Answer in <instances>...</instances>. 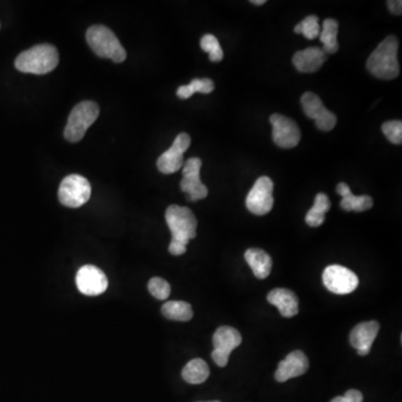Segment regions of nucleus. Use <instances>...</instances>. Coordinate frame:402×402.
I'll return each instance as SVG.
<instances>
[{
  "instance_id": "f257e3e1",
  "label": "nucleus",
  "mask_w": 402,
  "mask_h": 402,
  "mask_svg": "<svg viewBox=\"0 0 402 402\" xmlns=\"http://www.w3.org/2000/svg\"><path fill=\"white\" fill-rule=\"evenodd\" d=\"M165 221L172 234L169 253L174 256L183 255L187 251L188 242L196 237V216L187 207L172 205L165 212Z\"/></svg>"
},
{
  "instance_id": "f03ea898",
  "label": "nucleus",
  "mask_w": 402,
  "mask_h": 402,
  "mask_svg": "<svg viewBox=\"0 0 402 402\" xmlns=\"http://www.w3.org/2000/svg\"><path fill=\"white\" fill-rule=\"evenodd\" d=\"M399 41L397 37H386L377 45L366 62V69L375 78L380 80H394L400 73L398 62Z\"/></svg>"
},
{
  "instance_id": "7ed1b4c3",
  "label": "nucleus",
  "mask_w": 402,
  "mask_h": 402,
  "mask_svg": "<svg viewBox=\"0 0 402 402\" xmlns=\"http://www.w3.org/2000/svg\"><path fill=\"white\" fill-rule=\"evenodd\" d=\"M60 62L56 47L50 44L36 45L20 53L15 61V67L22 73L44 75L52 72Z\"/></svg>"
},
{
  "instance_id": "20e7f679",
  "label": "nucleus",
  "mask_w": 402,
  "mask_h": 402,
  "mask_svg": "<svg viewBox=\"0 0 402 402\" xmlns=\"http://www.w3.org/2000/svg\"><path fill=\"white\" fill-rule=\"evenodd\" d=\"M86 41L99 57L108 58L116 63H122L127 58V52L113 32L103 25H94L86 32Z\"/></svg>"
},
{
  "instance_id": "39448f33",
  "label": "nucleus",
  "mask_w": 402,
  "mask_h": 402,
  "mask_svg": "<svg viewBox=\"0 0 402 402\" xmlns=\"http://www.w3.org/2000/svg\"><path fill=\"white\" fill-rule=\"evenodd\" d=\"M99 105L92 101H84L74 106L69 114L64 137L69 142H78L85 135L88 127L99 118Z\"/></svg>"
},
{
  "instance_id": "423d86ee",
  "label": "nucleus",
  "mask_w": 402,
  "mask_h": 402,
  "mask_svg": "<svg viewBox=\"0 0 402 402\" xmlns=\"http://www.w3.org/2000/svg\"><path fill=\"white\" fill-rule=\"evenodd\" d=\"M92 188L86 178L80 174L65 176L58 189V199L69 208H80L91 198Z\"/></svg>"
},
{
  "instance_id": "0eeeda50",
  "label": "nucleus",
  "mask_w": 402,
  "mask_h": 402,
  "mask_svg": "<svg viewBox=\"0 0 402 402\" xmlns=\"http://www.w3.org/2000/svg\"><path fill=\"white\" fill-rule=\"evenodd\" d=\"M273 191L274 182L270 176L258 178L246 198L247 209L254 215L264 216L268 214L273 209Z\"/></svg>"
},
{
  "instance_id": "6e6552de",
  "label": "nucleus",
  "mask_w": 402,
  "mask_h": 402,
  "mask_svg": "<svg viewBox=\"0 0 402 402\" xmlns=\"http://www.w3.org/2000/svg\"><path fill=\"white\" fill-rule=\"evenodd\" d=\"M322 279L324 286L334 294H350L359 285L358 276L341 265L328 266L323 272Z\"/></svg>"
},
{
  "instance_id": "1a4fd4ad",
  "label": "nucleus",
  "mask_w": 402,
  "mask_h": 402,
  "mask_svg": "<svg viewBox=\"0 0 402 402\" xmlns=\"http://www.w3.org/2000/svg\"><path fill=\"white\" fill-rule=\"evenodd\" d=\"M212 343H214L212 360L218 366L223 368L228 364L230 353L242 343V335L232 326H221L214 334Z\"/></svg>"
},
{
  "instance_id": "9d476101",
  "label": "nucleus",
  "mask_w": 402,
  "mask_h": 402,
  "mask_svg": "<svg viewBox=\"0 0 402 402\" xmlns=\"http://www.w3.org/2000/svg\"><path fill=\"white\" fill-rule=\"evenodd\" d=\"M201 165L202 162L199 158H190L183 165L180 189L190 201L201 200L208 196V188L200 180Z\"/></svg>"
},
{
  "instance_id": "9b49d317",
  "label": "nucleus",
  "mask_w": 402,
  "mask_h": 402,
  "mask_svg": "<svg viewBox=\"0 0 402 402\" xmlns=\"http://www.w3.org/2000/svg\"><path fill=\"white\" fill-rule=\"evenodd\" d=\"M273 127V141L276 146L283 149L295 148L300 144V131L294 120L282 114H273L270 118Z\"/></svg>"
},
{
  "instance_id": "f8f14e48",
  "label": "nucleus",
  "mask_w": 402,
  "mask_h": 402,
  "mask_svg": "<svg viewBox=\"0 0 402 402\" xmlns=\"http://www.w3.org/2000/svg\"><path fill=\"white\" fill-rule=\"evenodd\" d=\"M191 139L187 133H180L176 139L170 149L159 157L157 167L163 174H174L185 165L183 153L190 146Z\"/></svg>"
},
{
  "instance_id": "ddd939ff",
  "label": "nucleus",
  "mask_w": 402,
  "mask_h": 402,
  "mask_svg": "<svg viewBox=\"0 0 402 402\" xmlns=\"http://www.w3.org/2000/svg\"><path fill=\"white\" fill-rule=\"evenodd\" d=\"M302 108L306 116L314 120L321 131H331L335 127L336 116L323 105L322 99L317 94L306 92L300 99Z\"/></svg>"
},
{
  "instance_id": "4468645a",
  "label": "nucleus",
  "mask_w": 402,
  "mask_h": 402,
  "mask_svg": "<svg viewBox=\"0 0 402 402\" xmlns=\"http://www.w3.org/2000/svg\"><path fill=\"white\" fill-rule=\"evenodd\" d=\"M76 285L82 294L97 296L106 291L109 282L103 270L94 265H85L76 274Z\"/></svg>"
},
{
  "instance_id": "2eb2a0df",
  "label": "nucleus",
  "mask_w": 402,
  "mask_h": 402,
  "mask_svg": "<svg viewBox=\"0 0 402 402\" xmlns=\"http://www.w3.org/2000/svg\"><path fill=\"white\" fill-rule=\"evenodd\" d=\"M309 359L302 351L298 350L289 353L285 360L279 362L275 372V379L279 382H286L293 377L305 375L309 370Z\"/></svg>"
},
{
  "instance_id": "dca6fc26",
  "label": "nucleus",
  "mask_w": 402,
  "mask_h": 402,
  "mask_svg": "<svg viewBox=\"0 0 402 402\" xmlns=\"http://www.w3.org/2000/svg\"><path fill=\"white\" fill-rule=\"evenodd\" d=\"M380 330V324L377 321L360 323L353 328L350 334V343L358 351L359 356H368L372 345Z\"/></svg>"
},
{
  "instance_id": "f3484780",
  "label": "nucleus",
  "mask_w": 402,
  "mask_h": 402,
  "mask_svg": "<svg viewBox=\"0 0 402 402\" xmlns=\"http://www.w3.org/2000/svg\"><path fill=\"white\" fill-rule=\"evenodd\" d=\"M328 60V55L320 47H309L295 53L293 64L300 73L317 72Z\"/></svg>"
},
{
  "instance_id": "a211bd4d",
  "label": "nucleus",
  "mask_w": 402,
  "mask_h": 402,
  "mask_svg": "<svg viewBox=\"0 0 402 402\" xmlns=\"http://www.w3.org/2000/svg\"><path fill=\"white\" fill-rule=\"evenodd\" d=\"M268 300L279 309L282 317L289 319L298 313V296L289 289H275L270 291L268 295Z\"/></svg>"
},
{
  "instance_id": "6ab92c4d",
  "label": "nucleus",
  "mask_w": 402,
  "mask_h": 402,
  "mask_svg": "<svg viewBox=\"0 0 402 402\" xmlns=\"http://www.w3.org/2000/svg\"><path fill=\"white\" fill-rule=\"evenodd\" d=\"M336 191H338L340 196H342L340 206L345 212H366V210L370 209L373 206V200H372L371 197L366 196V195H364V196H354L351 193L350 187L345 182H341V183L338 185Z\"/></svg>"
},
{
  "instance_id": "aec40b11",
  "label": "nucleus",
  "mask_w": 402,
  "mask_h": 402,
  "mask_svg": "<svg viewBox=\"0 0 402 402\" xmlns=\"http://www.w3.org/2000/svg\"><path fill=\"white\" fill-rule=\"evenodd\" d=\"M245 259L257 279H265L268 277L273 262L266 251L259 248H249L245 253Z\"/></svg>"
},
{
  "instance_id": "412c9836",
  "label": "nucleus",
  "mask_w": 402,
  "mask_h": 402,
  "mask_svg": "<svg viewBox=\"0 0 402 402\" xmlns=\"http://www.w3.org/2000/svg\"><path fill=\"white\" fill-rule=\"evenodd\" d=\"M209 366L201 359H193L182 370V377L190 384H200L209 377Z\"/></svg>"
},
{
  "instance_id": "4be33fe9",
  "label": "nucleus",
  "mask_w": 402,
  "mask_h": 402,
  "mask_svg": "<svg viewBox=\"0 0 402 402\" xmlns=\"http://www.w3.org/2000/svg\"><path fill=\"white\" fill-rule=\"evenodd\" d=\"M163 317L169 320L179 321V322H187L190 321L193 317V307L190 304L183 300H169L163 304Z\"/></svg>"
},
{
  "instance_id": "5701e85b",
  "label": "nucleus",
  "mask_w": 402,
  "mask_h": 402,
  "mask_svg": "<svg viewBox=\"0 0 402 402\" xmlns=\"http://www.w3.org/2000/svg\"><path fill=\"white\" fill-rule=\"evenodd\" d=\"M338 32H339V22L335 20H325L321 29L320 41L323 44L322 50L325 54H334L339 50L338 43Z\"/></svg>"
},
{
  "instance_id": "b1692460",
  "label": "nucleus",
  "mask_w": 402,
  "mask_h": 402,
  "mask_svg": "<svg viewBox=\"0 0 402 402\" xmlns=\"http://www.w3.org/2000/svg\"><path fill=\"white\" fill-rule=\"evenodd\" d=\"M331 201L325 193H317L314 205L306 214L305 221L309 226L319 227L324 223L325 214L330 210Z\"/></svg>"
},
{
  "instance_id": "393cba45",
  "label": "nucleus",
  "mask_w": 402,
  "mask_h": 402,
  "mask_svg": "<svg viewBox=\"0 0 402 402\" xmlns=\"http://www.w3.org/2000/svg\"><path fill=\"white\" fill-rule=\"evenodd\" d=\"M215 90V83L210 78H195L190 84L180 86L176 90V95L181 99H187L193 97V94L204 93L209 94Z\"/></svg>"
},
{
  "instance_id": "a878e982",
  "label": "nucleus",
  "mask_w": 402,
  "mask_h": 402,
  "mask_svg": "<svg viewBox=\"0 0 402 402\" xmlns=\"http://www.w3.org/2000/svg\"><path fill=\"white\" fill-rule=\"evenodd\" d=\"M294 32L296 34H302L305 39H315L320 36L321 27L319 24V17L315 15H310L305 20L295 26Z\"/></svg>"
},
{
  "instance_id": "bb28decb",
  "label": "nucleus",
  "mask_w": 402,
  "mask_h": 402,
  "mask_svg": "<svg viewBox=\"0 0 402 402\" xmlns=\"http://www.w3.org/2000/svg\"><path fill=\"white\" fill-rule=\"evenodd\" d=\"M200 46L205 52L209 54L210 61L215 62V63L223 61V52L219 41L212 34H207L201 39Z\"/></svg>"
},
{
  "instance_id": "cd10ccee",
  "label": "nucleus",
  "mask_w": 402,
  "mask_h": 402,
  "mask_svg": "<svg viewBox=\"0 0 402 402\" xmlns=\"http://www.w3.org/2000/svg\"><path fill=\"white\" fill-rule=\"evenodd\" d=\"M148 289H149L150 294L157 300H165L170 296V284L161 277H153L150 279Z\"/></svg>"
},
{
  "instance_id": "c85d7f7f",
  "label": "nucleus",
  "mask_w": 402,
  "mask_h": 402,
  "mask_svg": "<svg viewBox=\"0 0 402 402\" xmlns=\"http://www.w3.org/2000/svg\"><path fill=\"white\" fill-rule=\"evenodd\" d=\"M382 132L391 144H402V122L399 120L383 123Z\"/></svg>"
},
{
  "instance_id": "c756f323",
  "label": "nucleus",
  "mask_w": 402,
  "mask_h": 402,
  "mask_svg": "<svg viewBox=\"0 0 402 402\" xmlns=\"http://www.w3.org/2000/svg\"><path fill=\"white\" fill-rule=\"evenodd\" d=\"M331 402H363V396L356 389L347 390V394L341 397H335Z\"/></svg>"
},
{
  "instance_id": "7c9ffc66",
  "label": "nucleus",
  "mask_w": 402,
  "mask_h": 402,
  "mask_svg": "<svg viewBox=\"0 0 402 402\" xmlns=\"http://www.w3.org/2000/svg\"><path fill=\"white\" fill-rule=\"evenodd\" d=\"M387 5H388V9L391 11L392 14L398 15V16L401 15L402 1H400V0H390V1L387 3Z\"/></svg>"
},
{
  "instance_id": "2f4dec72",
  "label": "nucleus",
  "mask_w": 402,
  "mask_h": 402,
  "mask_svg": "<svg viewBox=\"0 0 402 402\" xmlns=\"http://www.w3.org/2000/svg\"><path fill=\"white\" fill-rule=\"evenodd\" d=\"M251 3L254 4V5L262 6L264 5L266 1H265V0H251Z\"/></svg>"
},
{
  "instance_id": "473e14b6",
  "label": "nucleus",
  "mask_w": 402,
  "mask_h": 402,
  "mask_svg": "<svg viewBox=\"0 0 402 402\" xmlns=\"http://www.w3.org/2000/svg\"><path fill=\"white\" fill-rule=\"evenodd\" d=\"M206 402H219V401H206Z\"/></svg>"
}]
</instances>
